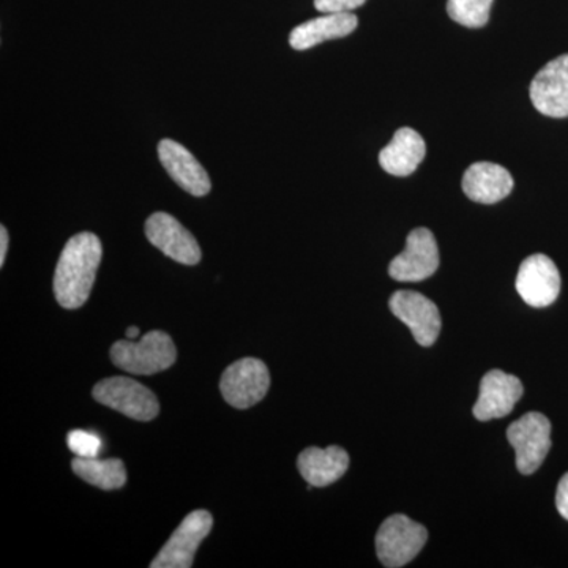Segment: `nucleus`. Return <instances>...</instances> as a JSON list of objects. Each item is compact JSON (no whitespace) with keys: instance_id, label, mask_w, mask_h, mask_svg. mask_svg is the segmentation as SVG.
Here are the masks:
<instances>
[{"instance_id":"obj_3","label":"nucleus","mask_w":568,"mask_h":568,"mask_svg":"<svg viewBox=\"0 0 568 568\" xmlns=\"http://www.w3.org/2000/svg\"><path fill=\"white\" fill-rule=\"evenodd\" d=\"M428 540V530L406 515H392L376 534V552L387 568L405 567Z\"/></svg>"},{"instance_id":"obj_15","label":"nucleus","mask_w":568,"mask_h":568,"mask_svg":"<svg viewBox=\"0 0 568 568\" xmlns=\"http://www.w3.org/2000/svg\"><path fill=\"white\" fill-rule=\"evenodd\" d=\"M462 186L469 200L478 204H496L511 193L515 182L500 164L478 162L467 168Z\"/></svg>"},{"instance_id":"obj_8","label":"nucleus","mask_w":568,"mask_h":568,"mask_svg":"<svg viewBox=\"0 0 568 568\" xmlns=\"http://www.w3.org/2000/svg\"><path fill=\"white\" fill-rule=\"evenodd\" d=\"M439 267V248L432 231L417 227L407 235L405 252L388 265V274L396 282H424Z\"/></svg>"},{"instance_id":"obj_7","label":"nucleus","mask_w":568,"mask_h":568,"mask_svg":"<svg viewBox=\"0 0 568 568\" xmlns=\"http://www.w3.org/2000/svg\"><path fill=\"white\" fill-rule=\"evenodd\" d=\"M213 526L212 515L207 510H194L174 530L173 536L159 552L152 568H190L194 562V555L211 534Z\"/></svg>"},{"instance_id":"obj_21","label":"nucleus","mask_w":568,"mask_h":568,"mask_svg":"<svg viewBox=\"0 0 568 568\" xmlns=\"http://www.w3.org/2000/svg\"><path fill=\"white\" fill-rule=\"evenodd\" d=\"M67 444L77 457L97 458L102 452L103 440L95 433L84 432V429H73L67 436Z\"/></svg>"},{"instance_id":"obj_1","label":"nucleus","mask_w":568,"mask_h":568,"mask_svg":"<svg viewBox=\"0 0 568 568\" xmlns=\"http://www.w3.org/2000/svg\"><path fill=\"white\" fill-rule=\"evenodd\" d=\"M102 256V242L95 234H77L67 242L54 274V294L59 305L77 310L88 302Z\"/></svg>"},{"instance_id":"obj_5","label":"nucleus","mask_w":568,"mask_h":568,"mask_svg":"<svg viewBox=\"0 0 568 568\" xmlns=\"http://www.w3.org/2000/svg\"><path fill=\"white\" fill-rule=\"evenodd\" d=\"M507 439L517 454V469L530 476L544 465L551 448V422L540 413H528L507 429Z\"/></svg>"},{"instance_id":"obj_4","label":"nucleus","mask_w":568,"mask_h":568,"mask_svg":"<svg viewBox=\"0 0 568 568\" xmlns=\"http://www.w3.org/2000/svg\"><path fill=\"white\" fill-rule=\"evenodd\" d=\"M93 398L134 420H153L160 413V403L148 387L130 377H108L93 387Z\"/></svg>"},{"instance_id":"obj_9","label":"nucleus","mask_w":568,"mask_h":568,"mask_svg":"<svg viewBox=\"0 0 568 568\" xmlns=\"http://www.w3.org/2000/svg\"><path fill=\"white\" fill-rule=\"evenodd\" d=\"M388 306L390 312L410 328L418 345H435L443 324L435 302L416 291H396L388 301Z\"/></svg>"},{"instance_id":"obj_6","label":"nucleus","mask_w":568,"mask_h":568,"mask_svg":"<svg viewBox=\"0 0 568 568\" xmlns=\"http://www.w3.org/2000/svg\"><path fill=\"white\" fill-rule=\"evenodd\" d=\"M271 375L260 358L246 357L227 366L220 381V390L235 409H248L267 395Z\"/></svg>"},{"instance_id":"obj_11","label":"nucleus","mask_w":568,"mask_h":568,"mask_svg":"<svg viewBox=\"0 0 568 568\" xmlns=\"http://www.w3.org/2000/svg\"><path fill=\"white\" fill-rule=\"evenodd\" d=\"M534 108L548 118H568V54L547 63L530 82Z\"/></svg>"},{"instance_id":"obj_17","label":"nucleus","mask_w":568,"mask_h":568,"mask_svg":"<svg viewBox=\"0 0 568 568\" xmlns=\"http://www.w3.org/2000/svg\"><path fill=\"white\" fill-rule=\"evenodd\" d=\"M426 144L424 138L416 130H396L394 140L379 153V164L386 173L396 178H406L416 173L418 164L424 162Z\"/></svg>"},{"instance_id":"obj_25","label":"nucleus","mask_w":568,"mask_h":568,"mask_svg":"<svg viewBox=\"0 0 568 568\" xmlns=\"http://www.w3.org/2000/svg\"><path fill=\"white\" fill-rule=\"evenodd\" d=\"M126 338L136 339L140 336V328L138 327H129L126 328Z\"/></svg>"},{"instance_id":"obj_2","label":"nucleus","mask_w":568,"mask_h":568,"mask_svg":"<svg viewBox=\"0 0 568 568\" xmlns=\"http://www.w3.org/2000/svg\"><path fill=\"white\" fill-rule=\"evenodd\" d=\"M178 358V349L171 336L152 331L140 342L123 339L111 347V361L118 368L133 375L151 376L171 368Z\"/></svg>"},{"instance_id":"obj_13","label":"nucleus","mask_w":568,"mask_h":568,"mask_svg":"<svg viewBox=\"0 0 568 568\" xmlns=\"http://www.w3.org/2000/svg\"><path fill=\"white\" fill-rule=\"evenodd\" d=\"M523 392L525 387L517 376L491 369L481 379L480 394L473 409L474 417L489 422L508 416L521 399Z\"/></svg>"},{"instance_id":"obj_22","label":"nucleus","mask_w":568,"mask_h":568,"mask_svg":"<svg viewBox=\"0 0 568 568\" xmlns=\"http://www.w3.org/2000/svg\"><path fill=\"white\" fill-rule=\"evenodd\" d=\"M365 2L366 0H315V9L321 13H349Z\"/></svg>"},{"instance_id":"obj_10","label":"nucleus","mask_w":568,"mask_h":568,"mask_svg":"<svg viewBox=\"0 0 568 568\" xmlns=\"http://www.w3.org/2000/svg\"><path fill=\"white\" fill-rule=\"evenodd\" d=\"M145 235L153 246L175 263L196 265L203 256L193 234L170 213L156 212L149 216Z\"/></svg>"},{"instance_id":"obj_16","label":"nucleus","mask_w":568,"mask_h":568,"mask_svg":"<svg viewBox=\"0 0 568 568\" xmlns=\"http://www.w3.org/2000/svg\"><path fill=\"white\" fill-rule=\"evenodd\" d=\"M297 467L310 487L324 488L345 476L349 455L338 446L308 447L298 455Z\"/></svg>"},{"instance_id":"obj_24","label":"nucleus","mask_w":568,"mask_h":568,"mask_svg":"<svg viewBox=\"0 0 568 568\" xmlns=\"http://www.w3.org/2000/svg\"><path fill=\"white\" fill-rule=\"evenodd\" d=\"M7 250H9V233L6 226H0V265L6 264Z\"/></svg>"},{"instance_id":"obj_18","label":"nucleus","mask_w":568,"mask_h":568,"mask_svg":"<svg viewBox=\"0 0 568 568\" xmlns=\"http://www.w3.org/2000/svg\"><path fill=\"white\" fill-rule=\"evenodd\" d=\"M358 20L354 13H324L297 26L290 36V44L297 51L310 50L327 40L343 39L357 29Z\"/></svg>"},{"instance_id":"obj_23","label":"nucleus","mask_w":568,"mask_h":568,"mask_svg":"<svg viewBox=\"0 0 568 568\" xmlns=\"http://www.w3.org/2000/svg\"><path fill=\"white\" fill-rule=\"evenodd\" d=\"M556 507H558L560 517L568 521V473L560 478L558 493H556Z\"/></svg>"},{"instance_id":"obj_12","label":"nucleus","mask_w":568,"mask_h":568,"mask_svg":"<svg viewBox=\"0 0 568 568\" xmlns=\"http://www.w3.org/2000/svg\"><path fill=\"white\" fill-rule=\"evenodd\" d=\"M517 291L534 308L555 304L560 293V275L556 264L545 254H532L519 265Z\"/></svg>"},{"instance_id":"obj_14","label":"nucleus","mask_w":568,"mask_h":568,"mask_svg":"<svg viewBox=\"0 0 568 568\" xmlns=\"http://www.w3.org/2000/svg\"><path fill=\"white\" fill-rule=\"evenodd\" d=\"M159 156L166 173L186 193L197 197L211 193V178L189 149L173 140H163L159 144Z\"/></svg>"},{"instance_id":"obj_19","label":"nucleus","mask_w":568,"mask_h":568,"mask_svg":"<svg viewBox=\"0 0 568 568\" xmlns=\"http://www.w3.org/2000/svg\"><path fill=\"white\" fill-rule=\"evenodd\" d=\"M74 474L82 480L100 489H119L125 485L126 469L121 459H99L77 457L71 463Z\"/></svg>"},{"instance_id":"obj_20","label":"nucleus","mask_w":568,"mask_h":568,"mask_svg":"<svg viewBox=\"0 0 568 568\" xmlns=\"http://www.w3.org/2000/svg\"><path fill=\"white\" fill-rule=\"evenodd\" d=\"M495 0H448L447 13L458 24L469 29L484 28Z\"/></svg>"}]
</instances>
